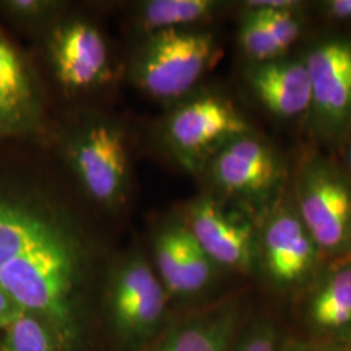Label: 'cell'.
I'll return each instance as SVG.
<instances>
[{"label":"cell","instance_id":"7","mask_svg":"<svg viewBox=\"0 0 351 351\" xmlns=\"http://www.w3.org/2000/svg\"><path fill=\"white\" fill-rule=\"evenodd\" d=\"M258 255L271 282L291 289L313 276L322 252L298 213L281 210L264 224L258 239Z\"/></svg>","mask_w":351,"mask_h":351},{"label":"cell","instance_id":"28","mask_svg":"<svg viewBox=\"0 0 351 351\" xmlns=\"http://www.w3.org/2000/svg\"><path fill=\"white\" fill-rule=\"evenodd\" d=\"M349 162H350V165H351V147H350V150H349Z\"/></svg>","mask_w":351,"mask_h":351},{"label":"cell","instance_id":"14","mask_svg":"<svg viewBox=\"0 0 351 351\" xmlns=\"http://www.w3.org/2000/svg\"><path fill=\"white\" fill-rule=\"evenodd\" d=\"M39 123L34 81L23 56L0 30V137L34 133Z\"/></svg>","mask_w":351,"mask_h":351},{"label":"cell","instance_id":"25","mask_svg":"<svg viewBox=\"0 0 351 351\" xmlns=\"http://www.w3.org/2000/svg\"><path fill=\"white\" fill-rule=\"evenodd\" d=\"M326 14L332 19H351V0H330L326 3Z\"/></svg>","mask_w":351,"mask_h":351},{"label":"cell","instance_id":"18","mask_svg":"<svg viewBox=\"0 0 351 351\" xmlns=\"http://www.w3.org/2000/svg\"><path fill=\"white\" fill-rule=\"evenodd\" d=\"M0 351L59 350L46 324L25 311L0 333Z\"/></svg>","mask_w":351,"mask_h":351},{"label":"cell","instance_id":"26","mask_svg":"<svg viewBox=\"0 0 351 351\" xmlns=\"http://www.w3.org/2000/svg\"><path fill=\"white\" fill-rule=\"evenodd\" d=\"M297 1L291 0H254L247 1L246 7L247 10H258V8H265V10H293L297 7Z\"/></svg>","mask_w":351,"mask_h":351},{"label":"cell","instance_id":"9","mask_svg":"<svg viewBox=\"0 0 351 351\" xmlns=\"http://www.w3.org/2000/svg\"><path fill=\"white\" fill-rule=\"evenodd\" d=\"M315 119L320 130L341 133L351 126V42L332 39L307 55Z\"/></svg>","mask_w":351,"mask_h":351},{"label":"cell","instance_id":"1","mask_svg":"<svg viewBox=\"0 0 351 351\" xmlns=\"http://www.w3.org/2000/svg\"><path fill=\"white\" fill-rule=\"evenodd\" d=\"M85 258L65 229L0 272V287L50 329L58 350L91 351L93 320L84 295Z\"/></svg>","mask_w":351,"mask_h":351},{"label":"cell","instance_id":"22","mask_svg":"<svg viewBox=\"0 0 351 351\" xmlns=\"http://www.w3.org/2000/svg\"><path fill=\"white\" fill-rule=\"evenodd\" d=\"M56 1L50 0H1L0 11L20 24H37L47 19L58 8Z\"/></svg>","mask_w":351,"mask_h":351},{"label":"cell","instance_id":"8","mask_svg":"<svg viewBox=\"0 0 351 351\" xmlns=\"http://www.w3.org/2000/svg\"><path fill=\"white\" fill-rule=\"evenodd\" d=\"M71 164L94 201L113 206L125 193L128 155L120 130L98 124L85 130L71 147Z\"/></svg>","mask_w":351,"mask_h":351},{"label":"cell","instance_id":"20","mask_svg":"<svg viewBox=\"0 0 351 351\" xmlns=\"http://www.w3.org/2000/svg\"><path fill=\"white\" fill-rule=\"evenodd\" d=\"M281 341L280 330L271 319H256L241 329L232 351H280Z\"/></svg>","mask_w":351,"mask_h":351},{"label":"cell","instance_id":"21","mask_svg":"<svg viewBox=\"0 0 351 351\" xmlns=\"http://www.w3.org/2000/svg\"><path fill=\"white\" fill-rule=\"evenodd\" d=\"M259 14L282 50L287 51L301 33V24L293 10H250Z\"/></svg>","mask_w":351,"mask_h":351},{"label":"cell","instance_id":"5","mask_svg":"<svg viewBox=\"0 0 351 351\" xmlns=\"http://www.w3.org/2000/svg\"><path fill=\"white\" fill-rule=\"evenodd\" d=\"M247 133L249 125L237 110L216 97H202L181 106L165 128L171 149L190 171L199 169L226 143Z\"/></svg>","mask_w":351,"mask_h":351},{"label":"cell","instance_id":"11","mask_svg":"<svg viewBox=\"0 0 351 351\" xmlns=\"http://www.w3.org/2000/svg\"><path fill=\"white\" fill-rule=\"evenodd\" d=\"M282 175L275 152L247 134L226 143L213 160L216 184L230 194L249 199L267 198Z\"/></svg>","mask_w":351,"mask_h":351},{"label":"cell","instance_id":"10","mask_svg":"<svg viewBox=\"0 0 351 351\" xmlns=\"http://www.w3.org/2000/svg\"><path fill=\"white\" fill-rule=\"evenodd\" d=\"M154 258L155 272L169 300L199 294L211 284L216 269L185 223H172L158 233Z\"/></svg>","mask_w":351,"mask_h":351},{"label":"cell","instance_id":"19","mask_svg":"<svg viewBox=\"0 0 351 351\" xmlns=\"http://www.w3.org/2000/svg\"><path fill=\"white\" fill-rule=\"evenodd\" d=\"M239 45L256 64L275 60L284 52L259 14L250 10H247L241 24Z\"/></svg>","mask_w":351,"mask_h":351},{"label":"cell","instance_id":"17","mask_svg":"<svg viewBox=\"0 0 351 351\" xmlns=\"http://www.w3.org/2000/svg\"><path fill=\"white\" fill-rule=\"evenodd\" d=\"M219 3L213 0H150L141 7V24L151 34L181 29L213 14Z\"/></svg>","mask_w":351,"mask_h":351},{"label":"cell","instance_id":"3","mask_svg":"<svg viewBox=\"0 0 351 351\" xmlns=\"http://www.w3.org/2000/svg\"><path fill=\"white\" fill-rule=\"evenodd\" d=\"M216 58L211 33L182 29L151 34L134 63L139 88L160 101H173L190 91Z\"/></svg>","mask_w":351,"mask_h":351},{"label":"cell","instance_id":"12","mask_svg":"<svg viewBox=\"0 0 351 351\" xmlns=\"http://www.w3.org/2000/svg\"><path fill=\"white\" fill-rule=\"evenodd\" d=\"M242 329L236 301H224L172 317L142 351H232Z\"/></svg>","mask_w":351,"mask_h":351},{"label":"cell","instance_id":"23","mask_svg":"<svg viewBox=\"0 0 351 351\" xmlns=\"http://www.w3.org/2000/svg\"><path fill=\"white\" fill-rule=\"evenodd\" d=\"M280 351H348L339 341L332 339L285 337L281 341Z\"/></svg>","mask_w":351,"mask_h":351},{"label":"cell","instance_id":"13","mask_svg":"<svg viewBox=\"0 0 351 351\" xmlns=\"http://www.w3.org/2000/svg\"><path fill=\"white\" fill-rule=\"evenodd\" d=\"M51 63L64 88H93L110 75V55L99 30L84 21H72L52 33Z\"/></svg>","mask_w":351,"mask_h":351},{"label":"cell","instance_id":"16","mask_svg":"<svg viewBox=\"0 0 351 351\" xmlns=\"http://www.w3.org/2000/svg\"><path fill=\"white\" fill-rule=\"evenodd\" d=\"M315 337L343 342L351 335V258L342 259L316 287L306 306Z\"/></svg>","mask_w":351,"mask_h":351},{"label":"cell","instance_id":"27","mask_svg":"<svg viewBox=\"0 0 351 351\" xmlns=\"http://www.w3.org/2000/svg\"><path fill=\"white\" fill-rule=\"evenodd\" d=\"M343 346H345V349L348 351H351V335L348 337V339H345L343 342H341Z\"/></svg>","mask_w":351,"mask_h":351},{"label":"cell","instance_id":"15","mask_svg":"<svg viewBox=\"0 0 351 351\" xmlns=\"http://www.w3.org/2000/svg\"><path fill=\"white\" fill-rule=\"evenodd\" d=\"M249 81L256 98L276 116L295 117L311 108L313 88L304 63L275 59L255 64Z\"/></svg>","mask_w":351,"mask_h":351},{"label":"cell","instance_id":"2","mask_svg":"<svg viewBox=\"0 0 351 351\" xmlns=\"http://www.w3.org/2000/svg\"><path fill=\"white\" fill-rule=\"evenodd\" d=\"M169 297L149 262L134 255L119 264L110 277L101 322L113 351H142L169 320Z\"/></svg>","mask_w":351,"mask_h":351},{"label":"cell","instance_id":"24","mask_svg":"<svg viewBox=\"0 0 351 351\" xmlns=\"http://www.w3.org/2000/svg\"><path fill=\"white\" fill-rule=\"evenodd\" d=\"M24 313L23 307L0 287V333Z\"/></svg>","mask_w":351,"mask_h":351},{"label":"cell","instance_id":"4","mask_svg":"<svg viewBox=\"0 0 351 351\" xmlns=\"http://www.w3.org/2000/svg\"><path fill=\"white\" fill-rule=\"evenodd\" d=\"M298 202V215L320 252L351 258L350 180L329 164H308L300 178Z\"/></svg>","mask_w":351,"mask_h":351},{"label":"cell","instance_id":"6","mask_svg":"<svg viewBox=\"0 0 351 351\" xmlns=\"http://www.w3.org/2000/svg\"><path fill=\"white\" fill-rule=\"evenodd\" d=\"M185 224L216 267L242 274L254 268L258 233L247 217L204 197L190 206Z\"/></svg>","mask_w":351,"mask_h":351}]
</instances>
